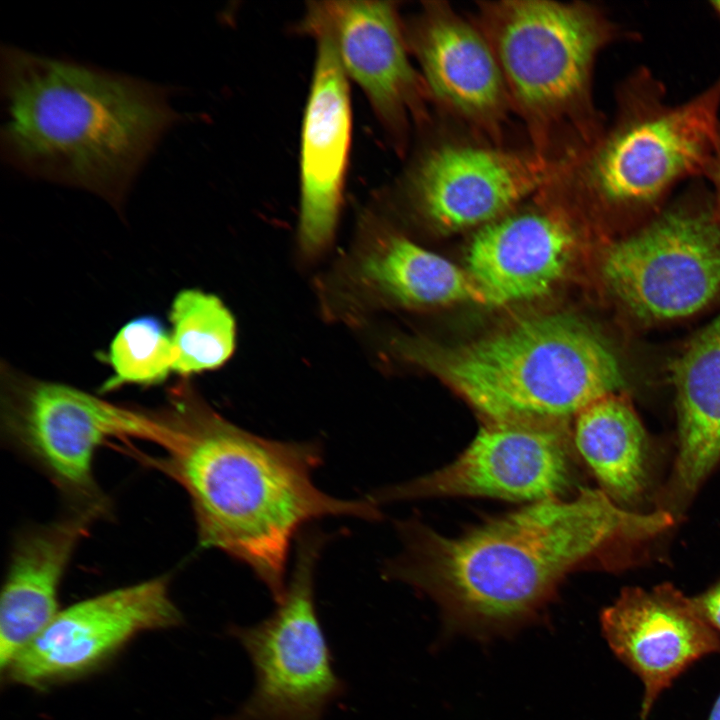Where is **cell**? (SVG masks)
Here are the masks:
<instances>
[{
  "label": "cell",
  "instance_id": "obj_24",
  "mask_svg": "<svg viewBox=\"0 0 720 720\" xmlns=\"http://www.w3.org/2000/svg\"><path fill=\"white\" fill-rule=\"evenodd\" d=\"M700 615L716 631H720V581L692 598Z\"/></svg>",
  "mask_w": 720,
  "mask_h": 720
},
{
  "label": "cell",
  "instance_id": "obj_1",
  "mask_svg": "<svg viewBox=\"0 0 720 720\" xmlns=\"http://www.w3.org/2000/svg\"><path fill=\"white\" fill-rule=\"evenodd\" d=\"M674 520L584 488L570 499L531 502L456 537L407 521L399 525L404 550L384 575L432 597L449 631L485 639L528 623L578 565L616 546L649 541Z\"/></svg>",
  "mask_w": 720,
  "mask_h": 720
},
{
  "label": "cell",
  "instance_id": "obj_3",
  "mask_svg": "<svg viewBox=\"0 0 720 720\" xmlns=\"http://www.w3.org/2000/svg\"><path fill=\"white\" fill-rule=\"evenodd\" d=\"M3 158L23 173L115 206L183 115L169 89L67 59L1 48Z\"/></svg>",
  "mask_w": 720,
  "mask_h": 720
},
{
  "label": "cell",
  "instance_id": "obj_25",
  "mask_svg": "<svg viewBox=\"0 0 720 720\" xmlns=\"http://www.w3.org/2000/svg\"><path fill=\"white\" fill-rule=\"evenodd\" d=\"M704 177H706L712 185V201L715 211L720 218V129L715 148L705 170Z\"/></svg>",
  "mask_w": 720,
  "mask_h": 720
},
{
  "label": "cell",
  "instance_id": "obj_2",
  "mask_svg": "<svg viewBox=\"0 0 720 720\" xmlns=\"http://www.w3.org/2000/svg\"><path fill=\"white\" fill-rule=\"evenodd\" d=\"M146 457L187 494L204 548L248 566L274 601L286 593L290 548L307 523L326 516L375 521L377 504L344 500L321 491L312 474L322 461L318 442L267 439L223 418L192 393L152 415Z\"/></svg>",
  "mask_w": 720,
  "mask_h": 720
},
{
  "label": "cell",
  "instance_id": "obj_14",
  "mask_svg": "<svg viewBox=\"0 0 720 720\" xmlns=\"http://www.w3.org/2000/svg\"><path fill=\"white\" fill-rule=\"evenodd\" d=\"M570 451L563 425L488 422L451 463L369 498L375 503L444 496L530 503L555 498L571 481Z\"/></svg>",
  "mask_w": 720,
  "mask_h": 720
},
{
  "label": "cell",
  "instance_id": "obj_21",
  "mask_svg": "<svg viewBox=\"0 0 720 720\" xmlns=\"http://www.w3.org/2000/svg\"><path fill=\"white\" fill-rule=\"evenodd\" d=\"M574 441L601 490L631 509L644 495L651 469L648 434L631 403L611 394L575 417Z\"/></svg>",
  "mask_w": 720,
  "mask_h": 720
},
{
  "label": "cell",
  "instance_id": "obj_11",
  "mask_svg": "<svg viewBox=\"0 0 720 720\" xmlns=\"http://www.w3.org/2000/svg\"><path fill=\"white\" fill-rule=\"evenodd\" d=\"M295 31L331 44L349 81L362 90L389 144L404 157L413 133L429 121L431 97L412 62L398 3L310 1Z\"/></svg>",
  "mask_w": 720,
  "mask_h": 720
},
{
  "label": "cell",
  "instance_id": "obj_18",
  "mask_svg": "<svg viewBox=\"0 0 720 720\" xmlns=\"http://www.w3.org/2000/svg\"><path fill=\"white\" fill-rule=\"evenodd\" d=\"M574 232L560 213L530 210L500 217L480 228L467 254V271L488 305L531 300L562 276Z\"/></svg>",
  "mask_w": 720,
  "mask_h": 720
},
{
  "label": "cell",
  "instance_id": "obj_7",
  "mask_svg": "<svg viewBox=\"0 0 720 720\" xmlns=\"http://www.w3.org/2000/svg\"><path fill=\"white\" fill-rule=\"evenodd\" d=\"M601 274L641 324L689 317L720 295V218L713 201L686 199L604 251Z\"/></svg>",
  "mask_w": 720,
  "mask_h": 720
},
{
  "label": "cell",
  "instance_id": "obj_5",
  "mask_svg": "<svg viewBox=\"0 0 720 720\" xmlns=\"http://www.w3.org/2000/svg\"><path fill=\"white\" fill-rule=\"evenodd\" d=\"M428 360L490 423L563 425L626 386L607 340L562 314L522 320Z\"/></svg>",
  "mask_w": 720,
  "mask_h": 720
},
{
  "label": "cell",
  "instance_id": "obj_15",
  "mask_svg": "<svg viewBox=\"0 0 720 720\" xmlns=\"http://www.w3.org/2000/svg\"><path fill=\"white\" fill-rule=\"evenodd\" d=\"M315 41L299 149L297 244L306 261L323 256L334 242L353 132L350 81L331 44L325 39Z\"/></svg>",
  "mask_w": 720,
  "mask_h": 720
},
{
  "label": "cell",
  "instance_id": "obj_12",
  "mask_svg": "<svg viewBox=\"0 0 720 720\" xmlns=\"http://www.w3.org/2000/svg\"><path fill=\"white\" fill-rule=\"evenodd\" d=\"M181 621L168 577L151 578L60 610L2 673L10 682L39 689L74 680L96 670L140 633Z\"/></svg>",
  "mask_w": 720,
  "mask_h": 720
},
{
  "label": "cell",
  "instance_id": "obj_16",
  "mask_svg": "<svg viewBox=\"0 0 720 720\" xmlns=\"http://www.w3.org/2000/svg\"><path fill=\"white\" fill-rule=\"evenodd\" d=\"M404 30L431 100L497 141L513 111L497 59L477 23L447 3L432 1L404 19Z\"/></svg>",
  "mask_w": 720,
  "mask_h": 720
},
{
  "label": "cell",
  "instance_id": "obj_10",
  "mask_svg": "<svg viewBox=\"0 0 720 720\" xmlns=\"http://www.w3.org/2000/svg\"><path fill=\"white\" fill-rule=\"evenodd\" d=\"M4 401L8 442L48 477L71 508L106 513V498L93 475L96 451L111 438L147 441L149 415L43 381L9 389Z\"/></svg>",
  "mask_w": 720,
  "mask_h": 720
},
{
  "label": "cell",
  "instance_id": "obj_20",
  "mask_svg": "<svg viewBox=\"0 0 720 720\" xmlns=\"http://www.w3.org/2000/svg\"><path fill=\"white\" fill-rule=\"evenodd\" d=\"M677 452L662 509L675 516L720 462V314L674 359Z\"/></svg>",
  "mask_w": 720,
  "mask_h": 720
},
{
  "label": "cell",
  "instance_id": "obj_26",
  "mask_svg": "<svg viewBox=\"0 0 720 720\" xmlns=\"http://www.w3.org/2000/svg\"><path fill=\"white\" fill-rule=\"evenodd\" d=\"M708 720H720V695L711 710Z\"/></svg>",
  "mask_w": 720,
  "mask_h": 720
},
{
  "label": "cell",
  "instance_id": "obj_6",
  "mask_svg": "<svg viewBox=\"0 0 720 720\" xmlns=\"http://www.w3.org/2000/svg\"><path fill=\"white\" fill-rule=\"evenodd\" d=\"M720 78L680 104L648 71L622 87L616 117L563 165L555 182L628 218L658 213L674 187L704 176L720 129Z\"/></svg>",
  "mask_w": 720,
  "mask_h": 720
},
{
  "label": "cell",
  "instance_id": "obj_22",
  "mask_svg": "<svg viewBox=\"0 0 720 720\" xmlns=\"http://www.w3.org/2000/svg\"><path fill=\"white\" fill-rule=\"evenodd\" d=\"M174 372L188 376L221 367L233 354L235 320L215 295L185 289L170 309Z\"/></svg>",
  "mask_w": 720,
  "mask_h": 720
},
{
  "label": "cell",
  "instance_id": "obj_19",
  "mask_svg": "<svg viewBox=\"0 0 720 720\" xmlns=\"http://www.w3.org/2000/svg\"><path fill=\"white\" fill-rule=\"evenodd\" d=\"M104 514L70 508L60 518L17 537L0 601L1 670L60 612L59 587L69 562L92 524Z\"/></svg>",
  "mask_w": 720,
  "mask_h": 720
},
{
  "label": "cell",
  "instance_id": "obj_13",
  "mask_svg": "<svg viewBox=\"0 0 720 720\" xmlns=\"http://www.w3.org/2000/svg\"><path fill=\"white\" fill-rule=\"evenodd\" d=\"M559 166L530 153L447 143L422 151L396 190L433 226H484L553 180Z\"/></svg>",
  "mask_w": 720,
  "mask_h": 720
},
{
  "label": "cell",
  "instance_id": "obj_8",
  "mask_svg": "<svg viewBox=\"0 0 720 720\" xmlns=\"http://www.w3.org/2000/svg\"><path fill=\"white\" fill-rule=\"evenodd\" d=\"M297 538L292 575L274 612L256 625L229 628L252 662L255 686L227 720H322L345 693L314 597L315 568L326 536L308 531Z\"/></svg>",
  "mask_w": 720,
  "mask_h": 720
},
{
  "label": "cell",
  "instance_id": "obj_4",
  "mask_svg": "<svg viewBox=\"0 0 720 720\" xmlns=\"http://www.w3.org/2000/svg\"><path fill=\"white\" fill-rule=\"evenodd\" d=\"M476 23L535 154L560 165L597 138L603 124L593 102V69L619 35L599 8L548 0L481 2Z\"/></svg>",
  "mask_w": 720,
  "mask_h": 720
},
{
  "label": "cell",
  "instance_id": "obj_9",
  "mask_svg": "<svg viewBox=\"0 0 720 720\" xmlns=\"http://www.w3.org/2000/svg\"><path fill=\"white\" fill-rule=\"evenodd\" d=\"M318 294L328 320L351 325L392 306L488 305L467 270L393 228L375 194L358 215L351 246L319 280Z\"/></svg>",
  "mask_w": 720,
  "mask_h": 720
},
{
  "label": "cell",
  "instance_id": "obj_17",
  "mask_svg": "<svg viewBox=\"0 0 720 720\" xmlns=\"http://www.w3.org/2000/svg\"><path fill=\"white\" fill-rule=\"evenodd\" d=\"M603 634L615 655L644 684L641 720L660 693L700 658L720 652V636L692 598L672 584L625 588L601 614Z\"/></svg>",
  "mask_w": 720,
  "mask_h": 720
},
{
  "label": "cell",
  "instance_id": "obj_27",
  "mask_svg": "<svg viewBox=\"0 0 720 720\" xmlns=\"http://www.w3.org/2000/svg\"><path fill=\"white\" fill-rule=\"evenodd\" d=\"M710 5H711L713 11L716 13V15L720 19V1H712V2H710Z\"/></svg>",
  "mask_w": 720,
  "mask_h": 720
},
{
  "label": "cell",
  "instance_id": "obj_23",
  "mask_svg": "<svg viewBox=\"0 0 720 720\" xmlns=\"http://www.w3.org/2000/svg\"><path fill=\"white\" fill-rule=\"evenodd\" d=\"M108 360L113 376L105 384V389L123 384H159L174 371L175 351L171 333L151 316L130 320L113 338Z\"/></svg>",
  "mask_w": 720,
  "mask_h": 720
}]
</instances>
